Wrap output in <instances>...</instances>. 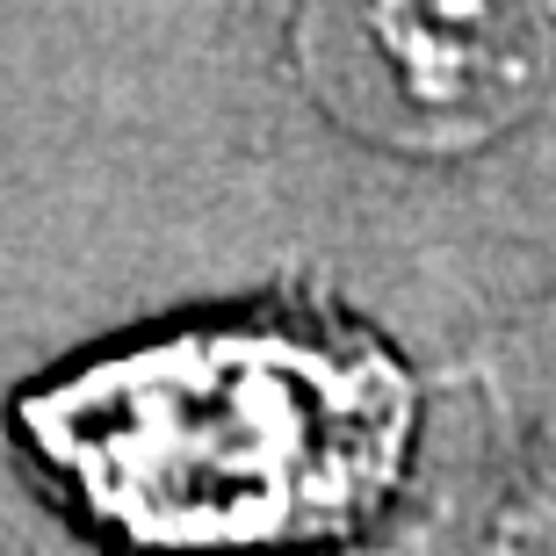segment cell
Listing matches in <instances>:
<instances>
[{"instance_id":"1","label":"cell","mask_w":556,"mask_h":556,"mask_svg":"<svg viewBox=\"0 0 556 556\" xmlns=\"http://www.w3.org/2000/svg\"><path fill=\"white\" fill-rule=\"evenodd\" d=\"M29 427L116 535L275 549L348 528L391 484L405 376L332 332H181L37 397Z\"/></svg>"},{"instance_id":"2","label":"cell","mask_w":556,"mask_h":556,"mask_svg":"<svg viewBox=\"0 0 556 556\" xmlns=\"http://www.w3.org/2000/svg\"><path fill=\"white\" fill-rule=\"evenodd\" d=\"M376 29L405 87L433 109H477L520 73V22L498 0H391Z\"/></svg>"}]
</instances>
